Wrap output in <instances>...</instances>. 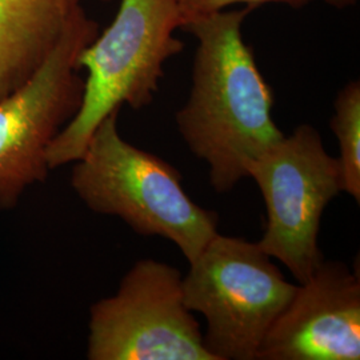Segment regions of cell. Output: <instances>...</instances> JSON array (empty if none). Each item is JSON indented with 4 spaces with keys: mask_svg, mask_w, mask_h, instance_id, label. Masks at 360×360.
I'll return each instance as SVG.
<instances>
[{
    "mask_svg": "<svg viewBox=\"0 0 360 360\" xmlns=\"http://www.w3.org/2000/svg\"><path fill=\"white\" fill-rule=\"evenodd\" d=\"M252 8L220 11L186 28L198 40L193 84L175 115L183 141L210 166V181L226 193L284 134L272 117L274 94L245 43L242 26Z\"/></svg>",
    "mask_w": 360,
    "mask_h": 360,
    "instance_id": "cell-1",
    "label": "cell"
},
{
    "mask_svg": "<svg viewBox=\"0 0 360 360\" xmlns=\"http://www.w3.org/2000/svg\"><path fill=\"white\" fill-rule=\"evenodd\" d=\"M117 115L101 122L74 162L72 188L94 212L122 219L142 236L167 239L191 263L218 233V214L193 202L178 168L126 142Z\"/></svg>",
    "mask_w": 360,
    "mask_h": 360,
    "instance_id": "cell-2",
    "label": "cell"
},
{
    "mask_svg": "<svg viewBox=\"0 0 360 360\" xmlns=\"http://www.w3.org/2000/svg\"><path fill=\"white\" fill-rule=\"evenodd\" d=\"M175 0H122L114 22L80 52L87 77L82 103L47 150L50 169L74 163L94 131L123 104L142 110L154 101L168 59L183 50Z\"/></svg>",
    "mask_w": 360,
    "mask_h": 360,
    "instance_id": "cell-3",
    "label": "cell"
},
{
    "mask_svg": "<svg viewBox=\"0 0 360 360\" xmlns=\"http://www.w3.org/2000/svg\"><path fill=\"white\" fill-rule=\"evenodd\" d=\"M181 285L187 309L206 319L203 343L214 360H257L297 287L257 243L220 233L190 263Z\"/></svg>",
    "mask_w": 360,
    "mask_h": 360,
    "instance_id": "cell-4",
    "label": "cell"
},
{
    "mask_svg": "<svg viewBox=\"0 0 360 360\" xmlns=\"http://www.w3.org/2000/svg\"><path fill=\"white\" fill-rule=\"evenodd\" d=\"M98 34V23L80 3L74 6L46 60L0 101V211L13 208L27 188L47 178V150L82 103L79 55Z\"/></svg>",
    "mask_w": 360,
    "mask_h": 360,
    "instance_id": "cell-5",
    "label": "cell"
},
{
    "mask_svg": "<svg viewBox=\"0 0 360 360\" xmlns=\"http://www.w3.org/2000/svg\"><path fill=\"white\" fill-rule=\"evenodd\" d=\"M247 176L257 181L267 211L257 245L306 282L324 260L318 245L323 212L342 193L338 158L327 153L318 129L302 124L259 155Z\"/></svg>",
    "mask_w": 360,
    "mask_h": 360,
    "instance_id": "cell-6",
    "label": "cell"
},
{
    "mask_svg": "<svg viewBox=\"0 0 360 360\" xmlns=\"http://www.w3.org/2000/svg\"><path fill=\"white\" fill-rule=\"evenodd\" d=\"M181 282L167 263L136 262L114 295L91 306L87 359L214 360Z\"/></svg>",
    "mask_w": 360,
    "mask_h": 360,
    "instance_id": "cell-7",
    "label": "cell"
},
{
    "mask_svg": "<svg viewBox=\"0 0 360 360\" xmlns=\"http://www.w3.org/2000/svg\"><path fill=\"white\" fill-rule=\"evenodd\" d=\"M359 359V275L340 262L323 260L296 287L257 360Z\"/></svg>",
    "mask_w": 360,
    "mask_h": 360,
    "instance_id": "cell-8",
    "label": "cell"
},
{
    "mask_svg": "<svg viewBox=\"0 0 360 360\" xmlns=\"http://www.w3.org/2000/svg\"><path fill=\"white\" fill-rule=\"evenodd\" d=\"M77 4L71 0H0V101L46 60Z\"/></svg>",
    "mask_w": 360,
    "mask_h": 360,
    "instance_id": "cell-9",
    "label": "cell"
},
{
    "mask_svg": "<svg viewBox=\"0 0 360 360\" xmlns=\"http://www.w3.org/2000/svg\"><path fill=\"white\" fill-rule=\"evenodd\" d=\"M330 127L339 142L342 191L360 202V83L351 80L338 92Z\"/></svg>",
    "mask_w": 360,
    "mask_h": 360,
    "instance_id": "cell-10",
    "label": "cell"
},
{
    "mask_svg": "<svg viewBox=\"0 0 360 360\" xmlns=\"http://www.w3.org/2000/svg\"><path fill=\"white\" fill-rule=\"evenodd\" d=\"M314 0H175L180 28L186 30L196 20H200L210 15L227 10L233 4H245V7L257 8L262 4H284L292 8H302Z\"/></svg>",
    "mask_w": 360,
    "mask_h": 360,
    "instance_id": "cell-11",
    "label": "cell"
},
{
    "mask_svg": "<svg viewBox=\"0 0 360 360\" xmlns=\"http://www.w3.org/2000/svg\"><path fill=\"white\" fill-rule=\"evenodd\" d=\"M326 1L336 8H345L356 3V0H326Z\"/></svg>",
    "mask_w": 360,
    "mask_h": 360,
    "instance_id": "cell-12",
    "label": "cell"
},
{
    "mask_svg": "<svg viewBox=\"0 0 360 360\" xmlns=\"http://www.w3.org/2000/svg\"><path fill=\"white\" fill-rule=\"evenodd\" d=\"M72 3H80L82 0H71ZM101 1H110V0H101Z\"/></svg>",
    "mask_w": 360,
    "mask_h": 360,
    "instance_id": "cell-13",
    "label": "cell"
}]
</instances>
